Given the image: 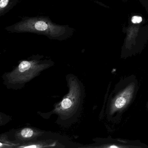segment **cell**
Instances as JSON below:
<instances>
[{
    "mask_svg": "<svg viewBox=\"0 0 148 148\" xmlns=\"http://www.w3.org/2000/svg\"><path fill=\"white\" fill-rule=\"evenodd\" d=\"M49 65L36 60H23L13 71L4 75L5 84L13 89L21 88Z\"/></svg>",
    "mask_w": 148,
    "mask_h": 148,
    "instance_id": "cell-1",
    "label": "cell"
},
{
    "mask_svg": "<svg viewBox=\"0 0 148 148\" xmlns=\"http://www.w3.org/2000/svg\"><path fill=\"white\" fill-rule=\"evenodd\" d=\"M73 89H70V92L61 101L59 107L56 109V113H58L59 116L62 118L63 120H71L77 112V109L80 110L81 99L80 96H77V90L75 93L73 92Z\"/></svg>",
    "mask_w": 148,
    "mask_h": 148,
    "instance_id": "cell-2",
    "label": "cell"
},
{
    "mask_svg": "<svg viewBox=\"0 0 148 148\" xmlns=\"http://www.w3.org/2000/svg\"><path fill=\"white\" fill-rule=\"evenodd\" d=\"M134 85H131L118 94L113 99L111 107L112 113L124 108L129 103L134 92Z\"/></svg>",
    "mask_w": 148,
    "mask_h": 148,
    "instance_id": "cell-3",
    "label": "cell"
},
{
    "mask_svg": "<svg viewBox=\"0 0 148 148\" xmlns=\"http://www.w3.org/2000/svg\"><path fill=\"white\" fill-rule=\"evenodd\" d=\"M31 23H27L29 26L27 27H22V29L32 30L35 32H50L51 33L52 29L59 30V27L57 28L56 27H53L52 25L49 24V22L43 21L42 20L32 21Z\"/></svg>",
    "mask_w": 148,
    "mask_h": 148,
    "instance_id": "cell-4",
    "label": "cell"
},
{
    "mask_svg": "<svg viewBox=\"0 0 148 148\" xmlns=\"http://www.w3.org/2000/svg\"><path fill=\"white\" fill-rule=\"evenodd\" d=\"M34 135V131L30 128H24L20 132V136L25 139L31 138Z\"/></svg>",
    "mask_w": 148,
    "mask_h": 148,
    "instance_id": "cell-5",
    "label": "cell"
},
{
    "mask_svg": "<svg viewBox=\"0 0 148 148\" xmlns=\"http://www.w3.org/2000/svg\"><path fill=\"white\" fill-rule=\"evenodd\" d=\"M142 21V17L139 16H133L132 18V22L134 24H138V23H141Z\"/></svg>",
    "mask_w": 148,
    "mask_h": 148,
    "instance_id": "cell-6",
    "label": "cell"
},
{
    "mask_svg": "<svg viewBox=\"0 0 148 148\" xmlns=\"http://www.w3.org/2000/svg\"><path fill=\"white\" fill-rule=\"evenodd\" d=\"M9 0H1L0 1V8L2 9L5 8L8 5Z\"/></svg>",
    "mask_w": 148,
    "mask_h": 148,
    "instance_id": "cell-7",
    "label": "cell"
}]
</instances>
